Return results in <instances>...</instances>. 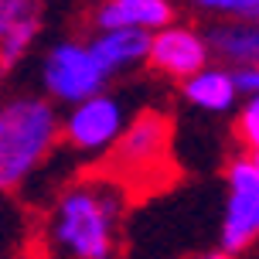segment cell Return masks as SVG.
I'll use <instances>...</instances> for the list:
<instances>
[{"instance_id": "obj_1", "label": "cell", "mask_w": 259, "mask_h": 259, "mask_svg": "<svg viewBox=\"0 0 259 259\" xmlns=\"http://www.w3.org/2000/svg\"><path fill=\"white\" fill-rule=\"evenodd\" d=\"M126 219V181L113 170L65 184L41 229L45 259H119Z\"/></svg>"}, {"instance_id": "obj_2", "label": "cell", "mask_w": 259, "mask_h": 259, "mask_svg": "<svg viewBox=\"0 0 259 259\" xmlns=\"http://www.w3.org/2000/svg\"><path fill=\"white\" fill-rule=\"evenodd\" d=\"M62 119L41 96H14L0 103V191H17L45 164Z\"/></svg>"}, {"instance_id": "obj_3", "label": "cell", "mask_w": 259, "mask_h": 259, "mask_svg": "<svg viewBox=\"0 0 259 259\" xmlns=\"http://www.w3.org/2000/svg\"><path fill=\"white\" fill-rule=\"evenodd\" d=\"M109 78L113 75L106 72V65L99 62V55L92 52L89 41H58L41 65L45 92L68 106L82 103L96 92H106Z\"/></svg>"}, {"instance_id": "obj_4", "label": "cell", "mask_w": 259, "mask_h": 259, "mask_svg": "<svg viewBox=\"0 0 259 259\" xmlns=\"http://www.w3.org/2000/svg\"><path fill=\"white\" fill-rule=\"evenodd\" d=\"M123 130H126V113H123L119 99L109 92H96L82 103H72L62 119L65 143L78 154H92V157L109 154Z\"/></svg>"}, {"instance_id": "obj_5", "label": "cell", "mask_w": 259, "mask_h": 259, "mask_svg": "<svg viewBox=\"0 0 259 259\" xmlns=\"http://www.w3.org/2000/svg\"><path fill=\"white\" fill-rule=\"evenodd\" d=\"M229 198H225V215H222V249L235 256L249 249L259 239V167L252 157H235L229 170Z\"/></svg>"}, {"instance_id": "obj_6", "label": "cell", "mask_w": 259, "mask_h": 259, "mask_svg": "<svg viewBox=\"0 0 259 259\" xmlns=\"http://www.w3.org/2000/svg\"><path fill=\"white\" fill-rule=\"evenodd\" d=\"M170 143V123L164 113L143 109L140 116H133L126 130L119 133V140L109 150V170L130 181L137 174H154V167L167 157Z\"/></svg>"}, {"instance_id": "obj_7", "label": "cell", "mask_w": 259, "mask_h": 259, "mask_svg": "<svg viewBox=\"0 0 259 259\" xmlns=\"http://www.w3.org/2000/svg\"><path fill=\"white\" fill-rule=\"evenodd\" d=\"M211 55L215 52L208 45V34H198L194 27H184V24H164L154 31V45H150L147 62L154 65L157 72L184 82L188 75L201 72Z\"/></svg>"}, {"instance_id": "obj_8", "label": "cell", "mask_w": 259, "mask_h": 259, "mask_svg": "<svg viewBox=\"0 0 259 259\" xmlns=\"http://www.w3.org/2000/svg\"><path fill=\"white\" fill-rule=\"evenodd\" d=\"M41 34V0H0V58L7 68L21 62Z\"/></svg>"}, {"instance_id": "obj_9", "label": "cell", "mask_w": 259, "mask_h": 259, "mask_svg": "<svg viewBox=\"0 0 259 259\" xmlns=\"http://www.w3.org/2000/svg\"><path fill=\"white\" fill-rule=\"evenodd\" d=\"M89 45L99 55V62L106 65V72L116 75L119 68H130V65H140L150 58L154 31H147V27H106V31H96V38Z\"/></svg>"}, {"instance_id": "obj_10", "label": "cell", "mask_w": 259, "mask_h": 259, "mask_svg": "<svg viewBox=\"0 0 259 259\" xmlns=\"http://www.w3.org/2000/svg\"><path fill=\"white\" fill-rule=\"evenodd\" d=\"M184 99L205 113H225L235 106V96H239V82H235L232 68H222V65H205L201 72H194L181 82Z\"/></svg>"}, {"instance_id": "obj_11", "label": "cell", "mask_w": 259, "mask_h": 259, "mask_svg": "<svg viewBox=\"0 0 259 259\" xmlns=\"http://www.w3.org/2000/svg\"><path fill=\"white\" fill-rule=\"evenodd\" d=\"M170 17H174L170 0H106L96 7V31H106V27L157 31V27L170 24Z\"/></svg>"}, {"instance_id": "obj_12", "label": "cell", "mask_w": 259, "mask_h": 259, "mask_svg": "<svg viewBox=\"0 0 259 259\" xmlns=\"http://www.w3.org/2000/svg\"><path fill=\"white\" fill-rule=\"evenodd\" d=\"M208 45L225 65H235V68L259 65V24L252 21L215 24L208 31Z\"/></svg>"}, {"instance_id": "obj_13", "label": "cell", "mask_w": 259, "mask_h": 259, "mask_svg": "<svg viewBox=\"0 0 259 259\" xmlns=\"http://www.w3.org/2000/svg\"><path fill=\"white\" fill-rule=\"evenodd\" d=\"M4 194L7 191H0V259L21 242V219H17V208H14Z\"/></svg>"}, {"instance_id": "obj_14", "label": "cell", "mask_w": 259, "mask_h": 259, "mask_svg": "<svg viewBox=\"0 0 259 259\" xmlns=\"http://www.w3.org/2000/svg\"><path fill=\"white\" fill-rule=\"evenodd\" d=\"M205 14H229V17H259V0H191Z\"/></svg>"}, {"instance_id": "obj_15", "label": "cell", "mask_w": 259, "mask_h": 259, "mask_svg": "<svg viewBox=\"0 0 259 259\" xmlns=\"http://www.w3.org/2000/svg\"><path fill=\"white\" fill-rule=\"evenodd\" d=\"M239 140L246 143L249 150H259V92L249 96V103L242 106V113H239Z\"/></svg>"}, {"instance_id": "obj_16", "label": "cell", "mask_w": 259, "mask_h": 259, "mask_svg": "<svg viewBox=\"0 0 259 259\" xmlns=\"http://www.w3.org/2000/svg\"><path fill=\"white\" fill-rule=\"evenodd\" d=\"M235 82H239V89L252 96L259 92V65H249V68H235Z\"/></svg>"}, {"instance_id": "obj_17", "label": "cell", "mask_w": 259, "mask_h": 259, "mask_svg": "<svg viewBox=\"0 0 259 259\" xmlns=\"http://www.w3.org/2000/svg\"><path fill=\"white\" fill-rule=\"evenodd\" d=\"M191 259H229V252H225V249H211V252H198V256H191Z\"/></svg>"}, {"instance_id": "obj_18", "label": "cell", "mask_w": 259, "mask_h": 259, "mask_svg": "<svg viewBox=\"0 0 259 259\" xmlns=\"http://www.w3.org/2000/svg\"><path fill=\"white\" fill-rule=\"evenodd\" d=\"M252 164H256V167H259V150H252Z\"/></svg>"}, {"instance_id": "obj_19", "label": "cell", "mask_w": 259, "mask_h": 259, "mask_svg": "<svg viewBox=\"0 0 259 259\" xmlns=\"http://www.w3.org/2000/svg\"><path fill=\"white\" fill-rule=\"evenodd\" d=\"M0 72H7V65H4V58H0Z\"/></svg>"}]
</instances>
